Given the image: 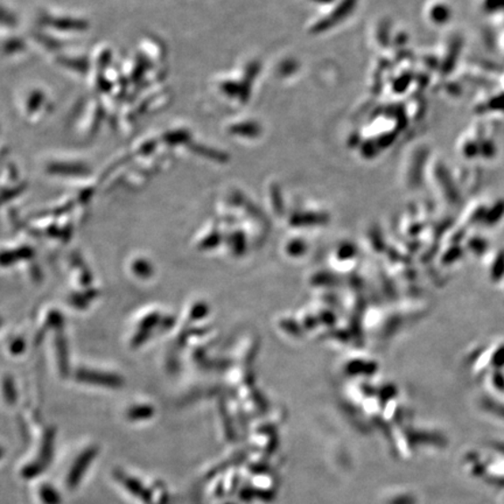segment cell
Here are the masks:
<instances>
[{
  "label": "cell",
  "mask_w": 504,
  "mask_h": 504,
  "mask_svg": "<svg viewBox=\"0 0 504 504\" xmlns=\"http://www.w3.org/2000/svg\"><path fill=\"white\" fill-rule=\"evenodd\" d=\"M41 494H43L45 502L48 504H58V494L55 495V492H53L51 488H45Z\"/></svg>",
  "instance_id": "obj_2"
},
{
  "label": "cell",
  "mask_w": 504,
  "mask_h": 504,
  "mask_svg": "<svg viewBox=\"0 0 504 504\" xmlns=\"http://www.w3.org/2000/svg\"><path fill=\"white\" fill-rule=\"evenodd\" d=\"M92 457H93L92 453H87V454H83V456L78 459V465L75 466L73 471H71L70 473V487H75V484L78 483L79 477H81L83 468L87 467V465H88L89 461L92 460Z\"/></svg>",
  "instance_id": "obj_1"
}]
</instances>
